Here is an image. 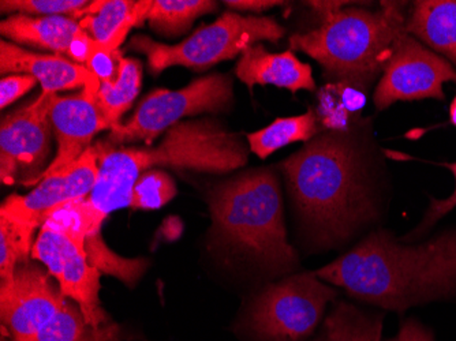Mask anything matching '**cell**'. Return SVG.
Listing matches in <instances>:
<instances>
[{"mask_svg":"<svg viewBox=\"0 0 456 341\" xmlns=\"http://www.w3.org/2000/svg\"><path fill=\"white\" fill-rule=\"evenodd\" d=\"M176 196V186L163 171H147L135 182L132 193V209L155 210L168 204Z\"/></svg>","mask_w":456,"mask_h":341,"instance_id":"obj_28","label":"cell"},{"mask_svg":"<svg viewBox=\"0 0 456 341\" xmlns=\"http://www.w3.org/2000/svg\"><path fill=\"white\" fill-rule=\"evenodd\" d=\"M142 79V66L137 59L120 56L119 70L115 82H102L97 93V107L110 127L120 125L122 115L137 99Z\"/></svg>","mask_w":456,"mask_h":341,"instance_id":"obj_23","label":"cell"},{"mask_svg":"<svg viewBox=\"0 0 456 341\" xmlns=\"http://www.w3.org/2000/svg\"><path fill=\"white\" fill-rule=\"evenodd\" d=\"M232 102V81L225 74L202 77L179 91L161 89L145 97L125 125L112 127L104 143L112 148L134 141L151 143L183 118L225 111Z\"/></svg>","mask_w":456,"mask_h":341,"instance_id":"obj_8","label":"cell"},{"mask_svg":"<svg viewBox=\"0 0 456 341\" xmlns=\"http://www.w3.org/2000/svg\"><path fill=\"white\" fill-rule=\"evenodd\" d=\"M360 127L322 133L281 163L299 216L314 246L324 250L347 245L380 216Z\"/></svg>","mask_w":456,"mask_h":341,"instance_id":"obj_2","label":"cell"},{"mask_svg":"<svg viewBox=\"0 0 456 341\" xmlns=\"http://www.w3.org/2000/svg\"><path fill=\"white\" fill-rule=\"evenodd\" d=\"M450 118L451 123H452V125L456 127V96L455 99L452 100V102H451Z\"/></svg>","mask_w":456,"mask_h":341,"instance_id":"obj_35","label":"cell"},{"mask_svg":"<svg viewBox=\"0 0 456 341\" xmlns=\"http://www.w3.org/2000/svg\"><path fill=\"white\" fill-rule=\"evenodd\" d=\"M238 78L253 91L256 85H273L297 93L316 91L312 68L299 61L293 51L271 53L263 45H255L243 51L235 66Z\"/></svg>","mask_w":456,"mask_h":341,"instance_id":"obj_16","label":"cell"},{"mask_svg":"<svg viewBox=\"0 0 456 341\" xmlns=\"http://www.w3.org/2000/svg\"><path fill=\"white\" fill-rule=\"evenodd\" d=\"M386 341H436L432 329L419 321L417 318H407L401 322L399 332Z\"/></svg>","mask_w":456,"mask_h":341,"instance_id":"obj_33","label":"cell"},{"mask_svg":"<svg viewBox=\"0 0 456 341\" xmlns=\"http://www.w3.org/2000/svg\"><path fill=\"white\" fill-rule=\"evenodd\" d=\"M384 314L346 301L332 304L312 341H381Z\"/></svg>","mask_w":456,"mask_h":341,"instance_id":"obj_21","label":"cell"},{"mask_svg":"<svg viewBox=\"0 0 456 341\" xmlns=\"http://www.w3.org/2000/svg\"><path fill=\"white\" fill-rule=\"evenodd\" d=\"M0 73H25L41 84V94L51 96L61 91L88 88L99 93L102 81L86 66L78 65L66 56L41 55L2 40Z\"/></svg>","mask_w":456,"mask_h":341,"instance_id":"obj_15","label":"cell"},{"mask_svg":"<svg viewBox=\"0 0 456 341\" xmlns=\"http://www.w3.org/2000/svg\"><path fill=\"white\" fill-rule=\"evenodd\" d=\"M284 33V28L273 18L224 12L212 24L197 29L181 45H166L147 36H135L130 41V47L147 55L153 73H160L171 66L202 71L242 55L243 51L260 41L278 43Z\"/></svg>","mask_w":456,"mask_h":341,"instance_id":"obj_7","label":"cell"},{"mask_svg":"<svg viewBox=\"0 0 456 341\" xmlns=\"http://www.w3.org/2000/svg\"><path fill=\"white\" fill-rule=\"evenodd\" d=\"M91 2L86 0H2L4 14L30 15V17H69L81 20V14Z\"/></svg>","mask_w":456,"mask_h":341,"instance_id":"obj_29","label":"cell"},{"mask_svg":"<svg viewBox=\"0 0 456 341\" xmlns=\"http://www.w3.org/2000/svg\"><path fill=\"white\" fill-rule=\"evenodd\" d=\"M153 0H99L81 14L79 27L110 53L119 51L130 29L148 20Z\"/></svg>","mask_w":456,"mask_h":341,"instance_id":"obj_17","label":"cell"},{"mask_svg":"<svg viewBox=\"0 0 456 341\" xmlns=\"http://www.w3.org/2000/svg\"><path fill=\"white\" fill-rule=\"evenodd\" d=\"M406 20L399 2H381L376 12L340 7L322 17L316 29L289 38V45L319 61L330 82H351L369 91L396 38L406 32Z\"/></svg>","mask_w":456,"mask_h":341,"instance_id":"obj_5","label":"cell"},{"mask_svg":"<svg viewBox=\"0 0 456 341\" xmlns=\"http://www.w3.org/2000/svg\"><path fill=\"white\" fill-rule=\"evenodd\" d=\"M86 251L88 254L89 263L94 268L104 273L112 274L130 286L140 279L148 266L145 260H126L112 253L102 240L100 233L94 237L86 238Z\"/></svg>","mask_w":456,"mask_h":341,"instance_id":"obj_27","label":"cell"},{"mask_svg":"<svg viewBox=\"0 0 456 341\" xmlns=\"http://www.w3.org/2000/svg\"><path fill=\"white\" fill-rule=\"evenodd\" d=\"M448 168L452 171L455 176V191L452 196L445 199H432L427 213L424 215V219L421 220L417 228L407 233L406 237L401 238L402 242H412V240H419L424 233H427L433 225L436 224L442 217L451 212L453 207H456V163L447 164Z\"/></svg>","mask_w":456,"mask_h":341,"instance_id":"obj_30","label":"cell"},{"mask_svg":"<svg viewBox=\"0 0 456 341\" xmlns=\"http://www.w3.org/2000/svg\"><path fill=\"white\" fill-rule=\"evenodd\" d=\"M207 199L212 237L235 260L278 274L298 265V254L287 240L281 184L271 169H252L220 182Z\"/></svg>","mask_w":456,"mask_h":341,"instance_id":"obj_4","label":"cell"},{"mask_svg":"<svg viewBox=\"0 0 456 341\" xmlns=\"http://www.w3.org/2000/svg\"><path fill=\"white\" fill-rule=\"evenodd\" d=\"M96 148L99 178L91 194L55 207L45 220L84 242L99 235L109 215L130 207L135 182L152 166L227 174L248 161L242 138L211 119L179 122L156 148L115 149L104 142Z\"/></svg>","mask_w":456,"mask_h":341,"instance_id":"obj_1","label":"cell"},{"mask_svg":"<svg viewBox=\"0 0 456 341\" xmlns=\"http://www.w3.org/2000/svg\"><path fill=\"white\" fill-rule=\"evenodd\" d=\"M0 33L18 45L43 48L68 58L73 41L86 32L73 18L12 14L2 20Z\"/></svg>","mask_w":456,"mask_h":341,"instance_id":"obj_18","label":"cell"},{"mask_svg":"<svg viewBox=\"0 0 456 341\" xmlns=\"http://www.w3.org/2000/svg\"><path fill=\"white\" fill-rule=\"evenodd\" d=\"M456 82L452 63L407 32L396 38L373 94L376 110L398 101L444 100L443 85Z\"/></svg>","mask_w":456,"mask_h":341,"instance_id":"obj_9","label":"cell"},{"mask_svg":"<svg viewBox=\"0 0 456 341\" xmlns=\"http://www.w3.org/2000/svg\"><path fill=\"white\" fill-rule=\"evenodd\" d=\"M99 178V152L91 146L73 166L48 176L28 196H12L4 202L0 215L35 225L40 230L48 213L61 205L86 199Z\"/></svg>","mask_w":456,"mask_h":341,"instance_id":"obj_14","label":"cell"},{"mask_svg":"<svg viewBox=\"0 0 456 341\" xmlns=\"http://www.w3.org/2000/svg\"><path fill=\"white\" fill-rule=\"evenodd\" d=\"M68 297L50 272L36 264H18L14 277L0 284V317L10 341H32Z\"/></svg>","mask_w":456,"mask_h":341,"instance_id":"obj_11","label":"cell"},{"mask_svg":"<svg viewBox=\"0 0 456 341\" xmlns=\"http://www.w3.org/2000/svg\"><path fill=\"white\" fill-rule=\"evenodd\" d=\"M36 230L35 225L0 215V284L12 280L18 264L29 261Z\"/></svg>","mask_w":456,"mask_h":341,"instance_id":"obj_26","label":"cell"},{"mask_svg":"<svg viewBox=\"0 0 456 341\" xmlns=\"http://www.w3.org/2000/svg\"><path fill=\"white\" fill-rule=\"evenodd\" d=\"M320 133L319 120L314 110L298 117L279 118L265 129L248 134V142L255 155L266 158L279 149L294 142H307Z\"/></svg>","mask_w":456,"mask_h":341,"instance_id":"obj_22","label":"cell"},{"mask_svg":"<svg viewBox=\"0 0 456 341\" xmlns=\"http://www.w3.org/2000/svg\"><path fill=\"white\" fill-rule=\"evenodd\" d=\"M317 120L325 132L347 133L361 126L368 91L351 82H328L317 93Z\"/></svg>","mask_w":456,"mask_h":341,"instance_id":"obj_20","label":"cell"},{"mask_svg":"<svg viewBox=\"0 0 456 341\" xmlns=\"http://www.w3.org/2000/svg\"><path fill=\"white\" fill-rule=\"evenodd\" d=\"M348 296L388 312L456 299V228L419 245L371 231L337 260L314 271Z\"/></svg>","mask_w":456,"mask_h":341,"instance_id":"obj_3","label":"cell"},{"mask_svg":"<svg viewBox=\"0 0 456 341\" xmlns=\"http://www.w3.org/2000/svg\"><path fill=\"white\" fill-rule=\"evenodd\" d=\"M51 129L47 101L41 96L2 120L0 178L4 184L37 183L50 155Z\"/></svg>","mask_w":456,"mask_h":341,"instance_id":"obj_12","label":"cell"},{"mask_svg":"<svg viewBox=\"0 0 456 341\" xmlns=\"http://www.w3.org/2000/svg\"><path fill=\"white\" fill-rule=\"evenodd\" d=\"M225 6L230 9L246 10V12H261L273 7L281 6V2H273V0H228L224 2Z\"/></svg>","mask_w":456,"mask_h":341,"instance_id":"obj_34","label":"cell"},{"mask_svg":"<svg viewBox=\"0 0 456 341\" xmlns=\"http://www.w3.org/2000/svg\"><path fill=\"white\" fill-rule=\"evenodd\" d=\"M117 325L94 328L86 322L76 302L66 299L65 304L41 328L32 341H118Z\"/></svg>","mask_w":456,"mask_h":341,"instance_id":"obj_24","label":"cell"},{"mask_svg":"<svg viewBox=\"0 0 456 341\" xmlns=\"http://www.w3.org/2000/svg\"><path fill=\"white\" fill-rule=\"evenodd\" d=\"M217 10L211 0H153L148 14L151 27L164 35H179L189 29L197 18Z\"/></svg>","mask_w":456,"mask_h":341,"instance_id":"obj_25","label":"cell"},{"mask_svg":"<svg viewBox=\"0 0 456 341\" xmlns=\"http://www.w3.org/2000/svg\"><path fill=\"white\" fill-rule=\"evenodd\" d=\"M339 291L314 272L284 277L252 297L238 324L250 341H304L316 332Z\"/></svg>","mask_w":456,"mask_h":341,"instance_id":"obj_6","label":"cell"},{"mask_svg":"<svg viewBox=\"0 0 456 341\" xmlns=\"http://www.w3.org/2000/svg\"><path fill=\"white\" fill-rule=\"evenodd\" d=\"M120 56H122L120 51L110 53L94 40V47H92L91 55H89L86 66L94 76L99 77L100 81L115 82L118 78V70H119Z\"/></svg>","mask_w":456,"mask_h":341,"instance_id":"obj_31","label":"cell"},{"mask_svg":"<svg viewBox=\"0 0 456 341\" xmlns=\"http://www.w3.org/2000/svg\"><path fill=\"white\" fill-rule=\"evenodd\" d=\"M406 32L456 66V0H421L412 4Z\"/></svg>","mask_w":456,"mask_h":341,"instance_id":"obj_19","label":"cell"},{"mask_svg":"<svg viewBox=\"0 0 456 341\" xmlns=\"http://www.w3.org/2000/svg\"><path fill=\"white\" fill-rule=\"evenodd\" d=\"M37 79L35 77L25 74V76H9L0 81V107L6 109L15 100L24 96L25 93L35 88Z\"/></svg>","mask_w":456,"mask_h":341,"instance_id":"obj_32","label":"cell"},{"mask_svg":"<svg viewBox=\"0 0 456 341\" xmlns=\"http://www.w3.org/2000/svg\"><path fill=\"white\" fill-rule=\"evenodd\" d=\"M30 257L47 266L63 296L78 304L91 327L97 329L109 325L100 306V271L89 263L86 242L45 223L38 230Z\"/></svg>","mask_w":456,"mask_h":341,"instance_id":"obj_10","label":"cell"},{"mask_svg":"<svg viewBox=\"0 0 456 341\" xmlns=\"http://www.w3.org/2000/svg\"><path fill=\"white\" fill-rule=\"evenodd\" d=\"M58 141V153L38 182L65 171L91 148L97 133L111 129L97 107V93L84 88L71 96H43Z\"/></svg>","mask_w":456,"mask_h":341,"instance_id":"obj_13","label":"cell"}]
</instances>
